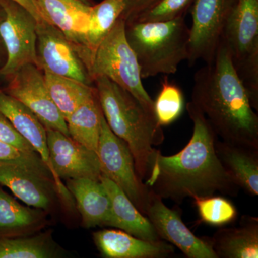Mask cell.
<instances>
[{
    "mask_svg": "<svg viewBox=\"0 0 258 258\" xmlns=\"http://www.w3.org/2000/svg\"><path fill=\"white\" fill-rule=\"evenodd\" d=\"M186 111L193 134L182 150L171 156L156 151L146 185L166 200L181 204L186 198L222 195L236 197L240 187L226 171L215 151L217 136L205 115L189 101Z\"/></svg>",
    "mask_w": 258,
    "mask_h": 258,
    "instance_id": "cell-1",
    "label": "cell"
},
{
    "mask_svg": "<svg viewBox=\"0 0 258 258\" xmlns=\"http://www.w3.org/2000/svg\"><path fill=\"white\" fill-rule=\"evenodd\" d=\"M191 102L222 140L258 149V115L223 40L213 60L195 73Z\"/></svg>",
    "mask_w": 258,
    "mask_h": 258,
    "instance_id": "cell-2",
    "label": "cell"
},
{
    "mask_svg": "<svg viewBox=\"0 0 258 258\" xmlns=\"http://www.w3.org/2000/svg\"><path fill=\"white\" fill-rule=\"evenodd\" d=\"M102 111L112 132L124 141L133 154L137 174L147 179L157 149L164 140L155 115L140 102L106 77L93 80Z\"/></svg>",
    "mask_w": 258,
    "mask_h": 258,
    "instance_id": "cell-3",
    "label": "cell"
},
{
    "mask_svg": "<svg viewBox=\"0 0 258 258\" xmlns=\"http://www.w3.org/2000/svg\"><path fill=\"white\" fill-rule=\"evenodd\" d=\"M185 17L163 22L125 23V35L142 79L177 72L189 57V27Z\"/></svg>",
    "mask_w": 258,
    "mask_h": 258,
    "instance_id": "cell-4",
    "label": "cell"
},
{
    "mask_svg": "<svg viewBox=\"0 0 258 258\" xmlns=\"http://www.w3.org/2000/svg\"><path fill=\"white\" fill-rule=\"evenodd\" d=\"M125 28V21L120 18L97 47L90 76L93 81L97 77L111 80L135 97L148 112L155 115L154 101L142 83L138 60L127 40Z\"/></svg>",
    "mask_w": 258,
    "mask_h": 258,
    "instance_id": "cell-5",
    "label": "cell"
},
{
    "mask_svg": "<svg viewBox=\"0 0 258 258\" xmlns=\"http://www.w3.org/2000/svg\"><path fill=\"white\" fill-rule=\"evenodd\" d=\"M225 42L239 77L258 111V0H237L224 30Z\"/></svg>",
    "mask_w": 258,
    "mask_h": 258,
    "instance_id": "cell-6",
    "label": "cell"
},
{
    "mask_svg": "<svg viewBox=\"0 0 258 258\" xmlns=\"http://www.w3.org/2000/svg\"><path fill=\"white\" fill-rule=\"evenodd\" d=\"M97 154L102 175L118 185L136 208L145 215L149 189L137 174L133 154L128 145L112 132L103 113Z\"/></svg>",
    "mask_w": 258,
    "mask_h": 258,
    "instance_id": "cell-7",
    "label": "cell"
},
{
    "mask_svg": "<svg viewBox=\"0 0 258 258\" xmlns=\"http://www.w3.org/2000/svg\"><path fill=\"white\" fill-rule=\"evenodd\" d=\"M0 39L8 53L2 76H13L27 64L37 66V20L13 0H0Z\"/></svg>",
    "mask_w": 258,
    "mask_h": 258,
    "instance_id": "cell-8",
    "label": "cell"
},
{
    "mask_svg": "<svg viewBox=\"0 0 258 258\" xmlns=\"http://www.w3.org/2000/svg\"><path fill=\"white\" fill-rule=\"evenodd\" d=\"M237 3V0L194 1L189 9L192 20L187 59L190 66L200 60L208 63L213 60Z\"/></svg>",
    "mask_w": 258,
    "mask_h": 258,
    "instance_id": "cell-9",
    "label": "cell"
},
{
    "mask_svg": "<svg viewBox=\"0 0 258 258\" xmlns=\"http://www.w3.org/2000/svg\"><path fill=\"white\" fill-rule=\"evenodd\" d=\"M37 66L43 72L90 86L93 80L72 44L46 20L37 23Z\"/></svg>",
    "mask_w": 258,
    "mask_h": 258,
    "instance_id": "cell-10",
    "label": "cell"
},
{
    "mask_svg": "<svg viewBox=\"0 0 258 258\" xmlns=\"http://www.w3.org/2000/svg\"><path fill=\"white\" fill-rule=\"evenodd\" d=\"M8 94L25 105L46 129L69 136L67 123L51 98L44 74L35 64H27L11 76Z\"/></svg>",
    "mask_w": 258,
    "mask_h": 258,
    "instance_id": "cell-11",
    "label": "cell"
},
{
    "mask_svg": "<svg viewBox=\"0 0 258 258\" xmlns=\"http://www.w3.org/2000/svg\"><path fill=\"white\" fill-rule=\"evenodd\" d=\"M145 216L161 240L176 246L188 258H217L210 239L200 238L186 227L179 212L168 208L163 199L149 189Z\"/></svg>",
    "mask_w": 258,
    "mask_h": 258,
    "instance_id": "cell-12",
    "label": "cell"
},
{
    "mask_svg": "<svg viewBox=\"0 0 258 258\" xmlns=\"http://www.w3.org/2000/svg\"><path fill=\"white\" fill-rule=\"evenodd\" d=\"M35 1L44 20L63 33L76 49L89 72L93 55L88 47L87 33L93 5L86 4L81 0Z\"/></svg>",
    "mask_w": 258,
    "mask_h": 258,
    "instance_id": "cell-13",
    "label": "cell"
},
{
    "mask_svg": "<svg viewBox=\"0 0 258 258\" xmlns=\"http://www.w3.org/2000/svg\"><path fill=\"white\" fill-rule=\"evenodd\" d=\"M47 139L51 165L60 179H101V164L94 151L52 129H47Z\"/></svg>",
    "mask_w": 258,
    "mask_h": 258,
    "instance_id": "cell-14",
    "label": "cell"
},
{
    "mask_svg": "<svg viewBox=\"0 0 258 258\" xmlns=\"http://www.w3.org/2000/svg\"><path fill=\"white\" fill-rule=\"evenodd\" d=\"M0 113L11 122L48 168L57 192L69 208L74 206V199L60 178L56 176L51 165L47 147V129L29 108L8 93L0 91Z\"/></svg>",
    "mask_w": 258,
    "mask_h": 258,
    "instance_id": "cell-15",
    "label": "cell"
},
{
    "mask_svg": "<svg viewBox=\"0 0 258 258\" xmlns=\"http://www.w3.org/2000/svg\"><path fill=\"white\" fill-rule=\"evenodd\" d=\"M98 250L107 258H164L174 254L166 241H149L120 230H103L93 234Z\"/></svg>",
    "mask_w": 258,
    "mask_h": 258,
    "instance_id": "cell-16",
    "label": "cell"
},
{
    "mask_svg": "<svg viewBox=\"0 0 258 258\" xmlns=\"http://www.w3.org/2000/svg\"><path fill=\"white\" fill-rule=\"evenodd\" d=\"M66 187L76 200L85 227H111V200L101 180L88 178L68 179Z\"/></svg>",
    "mask_w": 258,
    "mask_h": 258,
    "instance_id": "cell-17",
    "label": "cell"
},
{
    "mask_svg": "<svg viewBox=\"0 0 258 258\" xmlns=\"http://www.w3.org/2000/svg\"><path fill=\"white\" fill-rule=\"evenodd\" d=\"M217 157L236 184L252 196L258 195V149L220 140L215 144Z\"/></svg>",
    "mask_w": 258,
    "mask_h": 258,
    "instance_id": "cell-18",
    "label": "cell"
},
{
    "mask_svg": "<svg viewBox=\"0 0 258 258\" xmlns=\"http://www.w3.org/2000/svg\"><path fill=\"white\" fill-rule=\"evenodd\" d=\"M100 180L111 200V227L124 231L142 240H161L149 219L136 208L118 185L103 175H101Z\"/></svg>",
    "mask_w": 258,
    "mask_h": 258,
    "instance_id": "cell-19",
    "label": "cell"
},
{
    "mask_svg": "<svg viewBox=\"0 0 258 258\" xmlns=\"http://www.w3.org/2000/svg\"><path fill=\"white\" fill-rule=\"evenodd\" d=\"M210 240L217 258H257L258 219L244 215L239 227L220 229Z\"/></svg>",
    "mask_w": 258,
    "mask_h": 258,
    "instance_id": "cell-20",
    "label": "cell"
},
{
    "mask_svg": "<svg viewBox=\"0 0 258 258\" xmlns=\"http://www.w3.org/2000/svg\"><path fill=\"white\" fill-rule=\"evenodd\" d=\"M50 180L14 164L0 163V184L24 203L47 210L51 203Z\"/></svg>",
    "mask_w": 258,
    "mask_h": 258,
    "instance_id": "cell-21",
    "label": "cell"
},
{
    "mask_svg": "<svg viewBox=\"0 0 258 258\" xmlns=\"http://www.w3.org/2000/svg\"><path fill=\"white\" fill-rule=\"evenodd\" d=\"M102 115L96 91L66 120L70 137L97 153Z\"/></svg>",
    "mask_w": 258,
    "mask_h": 258,
    "instance_id": "cell-22",
    "label": "cell"
},
{
    "mask_svg": "<svg viewBox=\"0 0 258 258\" xmlns=\"http://www.w3.org/2000/svg\"><path fill=\"white\" fill-rule=\"evenodd\" d=\"M44 79L51 98L64 119L96 92L93 88L76 80L44 72Z\"/></svg>",
    "mask_w": 258,
    "mask_h": 258,
    "instance_id": "cell-23",
    "label": "cell"
},
{
    "mask_svg": "<svg viewBox=\"0 0 258 258\" xmlns=\"http://www.w3.org/2000/svg\"><path fill=\"white\" fill-rule=\"evenodd\" d=\"M125 8V0H103L93 5L87 33L88 47L93 57L97 47L111 32Z\"/></svg>",
    "mask_w": 258,
    "mask_h": 258,
    "instance_id": "cell-24",
    "label": "cell"
},
{
    "mask_svg": "<svg viewBox=\"0 0 258 258\" xmlns=\"http://www.w3.org/2000/svg\"><path fill=\"white\" fill-rule=\"evenodd\" d=\"M55 254L46 235L0 239V258H50Z\"/></svg>",
    "mask_w": 258,
    "mask_h": 258,
    "instance_id": "cell-25",
    "label": "cell"
},
{
    "mask_svg": "<svg viewBox=\"0 0 258 258\" xmlns=\"http://www.w3.org/2000/svg\"><path fill=\"white\" fill-rule=\"evenodd\" d=\"M184 109V98L181 88L169 81L167 77L161 81V89L154 101V110L158 123L161 127L176 121Z\"/></svg>",
    "mask_w": 258,
    "mask_h": 258,
    "instance_id": "cell-26",
    "label": "cell"
},
{
    "mask_svg": "<svg viewBox=\"0 0 258 258\" xmlns=\"http://www.w3.org/2000/svg\"><path fill=\"white\" fill-rule=\"evenodd\" d=\"M200 220L214 227H223L235 221L237 210L228 199L221 196L195 197Z\"/></svg>",
    "mask_w": 258,
    "mask_h": 258,
    "instance_id": "cell-27",
    "label": "cell"
},
{
    "mask_svg": "<svg viewBox=\"0 0 258 258\" xmlns=\"http://www.w3.org/2000/svg\"><path fill=\"white\" fill-rule=\"evenodd\" d=\"M36 221L35 212L20 205L0 189V230L25 228Z\"/></svg>",
    "mask_w": 258,
    "mask_h": 258,
    "instance_id": "cell-28",
    "label": "cell"
},
{
    "mask_svg": "<svg viewBox=\"0 0 258 258\" xmlns=\"http://www.w3.org/2000/svg\"><path fill=\"white\" fill-rule=\"evenodd\" d=\"M194 1L195 0H158L130 22H163L182 18L189 10Z\"/></svg>",
    "mask_w": 258,
    "mask_h": 258,
    "instance_id": "cell-29",
    "label": "cell"
},
{
    "mask_svg": "<svg viewBox=\"0 0 258 258\" xmlns=\"http://www.w3.org/2000/svg\"><path fill=\"white\" fill-rule=\"evenodd\" d=\"M0 163L14 164L33 171L53 182V178L48 168L38 154H30L22 152L0 140Z\"/></svg>",
    "mask_w": 258,
    "mask_h": 258,
    "instance_id": "cell-30",
    "label": "cell"
},
{
    "mask_svg": "<svg viewBox=\"0 0 258 258\" xmlns=\"http://www.w3.org/2000/svg\"><path fill=\"white\" fill-rule=\"evenodd\" d=\"M0 140L30 154H37L32 146L20 135L3 113H0Z\"/></svg>",
    "mask_w": 258,
    "mask_h": 258,
    "instance_id": "cell-31",
    "label": "cell"
},
{
    "mask_svg": "<svg viewBox=\"0 0 258 258\" xmlns=\"http://www.w3.org/2000/svg\"><path fill=\"white\" fill-rule=\"evenodd\" d=\"M158 0H125V8L121 18L125 23L133 20L137 15L152 6Z\"/></svg>",
    "mask_w": 258,
    "mask_h": 258,
    "instance_id": "cell-32",
    "label": "cell"
},
{
    "mask_svg": "<svg viewBox=\"0 0 258 258\" xmlns=\"http://www.w3.org/2000/svg\"><path fill=\"white\" fill-rule=\"evenodd\" d=\"M13 1L22 5L23 8L30 12L32 16L37 20V23H40L42 20H45L42 18L41 11H40L35 0H13Z\"/></svg>",
    "mask_w": 258,
    "mask_h": 258,
    "instance_id": "cell-33",
    "label": "cell"
},
{
    "mask_svg": "<svg viewBox=\"0 0 258 258\" xmlns=\"http://www.w3.org/2000/svg\"><path fill=\"white\" fill-rule=\"evenodd\" d=\"M81 1H83V3H86V4H88L89 5H95L94 3H93V0H81Z\"/></svg>",
    "mask_w": 258,
    "mask_h": 258,
    "instance_id": "cell-34",
    "label": "cell"
},
{
    "mask_svg": "<svg viewBox=\"0 0 258 258\" xmlns=\"http://www.w3.org/2000/svg\"><path fill=\"white\" fill-rule=\"evenodd\" d=\"M0 40H1V39H0Z\"/></svg>",
    "mask_w": 258,
    "mask_h": 258,
    "instance_id": "cell-35",
    "label": "cell"
}]
</instances>
